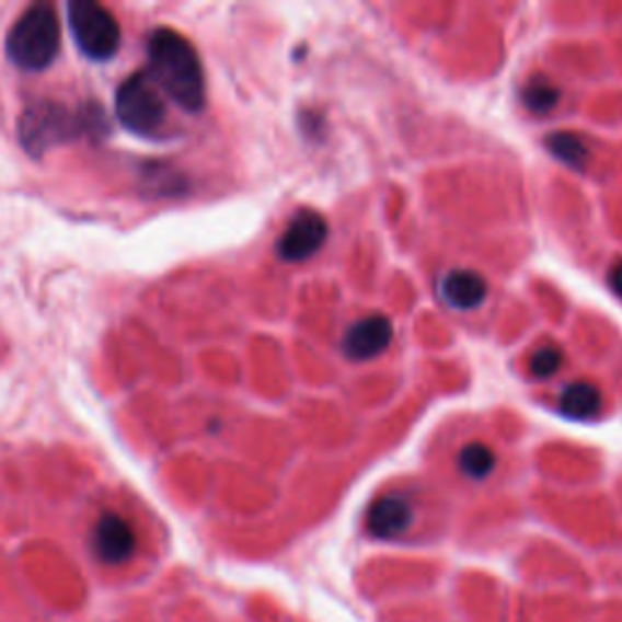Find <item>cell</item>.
<instances>
[{
	"instance_id": "ba28073f",
	"label": "cell",
	"mask_w": 622,
	"mask_h": 622,
	"mask_svg": "<svg viewBox=\"0 0 622 622\" xmlns=\"http://www.w3.org/2000/svg\"><path fill=\"white\" fill-rule=\"evenodd\" d=\"M392 338H394L392 321L382 314H370L355 321V324L346 331L341 350L346 358L365 362L377 358V355H382L389 348Z\"/></svg>"
},
{
	"instance_id": "277c9868",
	"label": "cell",
	"mask_w": 622,
	"mask_h": 622,
	"mask_svg": "<svg viewBox=\"0 0 622 622\" xmlns=\"http://www.w3.org/2000/svg\"><path fill=\"white\" fill-rule=\"evenodd\" d=\"M115 115L137 137H156L165 127V103L149 73L129 76L115 93Z\"/></svg>"
},
{
	"instance_id": "4fadbf2b",
	"label": "cell",
	"mask_w": 622,
	"mask_h": 622,
	"mask_svg": "<svg viewBox=\"0 0 622 622\" xmlns=\"http://www.w3.org/2000/svg\"><path fill=\"white\" fill-rule=\"evenodd\" d=\"M458 470L472 482H482L496 470V452L486 442H466L458 454Z\"/></svg>"
},
{
	"instance_id": "9c48e42d",
	"label": "cell",
	"mask_w": 622,
	"mask_h": 622,
	"mask_svg": "<svg viewBox=\"0 0 622 622\" xmlns=\"http://www.w3.org/2000/svg\"><path fill=\"white\" fill-rule=\"evenodd\" d=\"M414 523V506L402 494H384L368 508L365 528L377 540H396Z\"/></svg>"
},
{
	"instance_id": "2e32d148",
	"label": "cell",
	"mask_w": 622,
	"mask_h": 622,
	"mask_svg": "<svg viewBox=\"0 0 622 622\" xmlns=\"http://www.w3.org/2000/svg\"><path fill=\"white\" fill-rule=\"evenodd\" d=\"M610 287H613V292L622 299V261H618L613 268H610Z\"/></svg>"
},
{
	"instance_id": "7c38bea8",
	"label": "cell",
	"mask_w": 622,
	"mask_h": 622,
	"mask_svg": "<svg viewBox=\"0 0 622 622\" xmlns=\"http://www.w3.org/2000/svg\"><path fill=\"white\" fill-rule=\"evenodd\" d=\"M544 147L550 149L554 159L576 171H584L588 159H591L586 139L579 135H572V131H554V135H548Z\"/></svg>"
},
{
	"instance_id": "5b68a950",
	"label": "cell",
	"mask_w": 622,
	"mask_h": 622,
	"mask_svg": "<svg viewBox=\"0 0 622 622\" xmlns=\"http://www.w3.org/2000/svg\"><path fill=\"white\" fill-rule=\"evenodd\" d=\"M69 22L76 44L88 59L107 61L115 57L122 42V30L115 15L93 0H78L69 5Z\"/></svg>"
},
{
	"instance_id": "52a82bcc",
	"label": "cell",
	"mask_w": 622,
	"mask_h": 622,
	"mask_svg": "<svg viewBox=\"0 0 622 622\" xmlns=\"http://www.w3.org/2000/svg\"><path fill=\"white\" fill-rule=\"evenodd\" d=\"M91 548L103 564H125L137 552V532L127 518H122L115 510H105L97 516L91 530Z\"/></svg>"
},
{
	"instance_id": "5bb4252c",
	"label": "cell",
	"mask_w": 622,
	"mask_h": 622,
	"mask_svg": "<svg viewBox=\"0 0 622 622\" xmlns=\"http://www.w3.org/2000/svg\"><path fill=\"white\" fill-rule=\"evenodd\" d=\"M520 97H523V105L530 110V113H535V115H548L560 105V91L550 81H544V78L530 81L523 88Z\"/></svg>"
},
{
	"instance_id": "9a60e30c",
	"label": "cell",
	"mask_w": 622,
	"mask_h": 622,
	"mask_svg": "<svg viewBox=\"0 0 622 622\" xmlns=\"http://www.w3.org/2000/svg\"><path fill=\"white\" fill-rule=\"evenodd\" d=\"M564 365V353L557 346H542L530 358V375L535 380H550Z\"/></svg>"
},
{
	"instance_id": "3957f363",
	"label": "cell",
	"mask_w": 622,
	"mask_h": 622,
	"mask_svg": "<svg viewBox=\"0 0 622 622\" xmlns=\"http://www.w3.org/2000/svg\"><path fill=\"white\" fill-rule=\"evenodd\" d=\"M61 49V27L54 8L35 3L10 27L5 51L10 61L25 71H42L54 64Z\"/></svg>"
},
{
	"instance_id": "8992f818",
	"label": "cell",
	"mask_w": 622,
	"mask_h": 622,
	"mask_svg": "<svg viewBox=\"0 0 622 622\" xmlns=\"http://www.w3.org/2000/svg\"><path fill=\"white\" fill-rule=\"evenodd\" d=\"M326 237H329L326 219L314 212V209H302V212H297L290 224H287L285 231L280 233L275 251L287 263H302L309 261L311 255L324 246Z\"/></svg>"
},
{
	"instance_id": "8fae6325",
	"label": "cell",
	"mask_w": 622,
	"mask_h": 622,
	"mask_svg": "<svg viewBox=\"0 0 622 622\" xmlns=\"http://www.w3.org/2000/svg\"><path fill=\"white\" fill-rule=\"evenodd\" d=\"M560 414L572 421H591L603 408V394L601 389L591 382H572L562 389L557 399Z\"/></svg>"
},
{
	"instance_id": "7a4b0ae2",
	"label": "cell",
	"mask_w": 622,
	"mask_h": 622,
	"mask_svg": "<svg viewBox=\"0 0 622 622\" xmlns=\"http://www.w3.org/2000/svg\"><path fill=\"white\" fill-rule=\"evenodd\" d=\"M110 122L100 105H83L78 110L66 107L57 100H37L22 110L18 119V139L27 153L44 156L59 143L78 137H103Z\"/></svg>"
},
{
	"instance_id": "6da1fadb",
	"label": "cell",
	"mask_w": 622,
	"mask_h": 622,
	"mask_svg": "<svg viewBox=\"0 0 622 622\" xmlns=\"http://www.w3.org/2000/svg\"><path fill=\"white\" fill-rule=\"evenodd\" d=\"M149 76L173 103L199 113L207 100L205 69L197 51L181 32L161 27L149 39Z\"/></svg>"
},
{
	"instance_id": "30bf717a",
	"label": "cell",
	"mask_w": 622,
	"mask_h": 622,
	"mask_svg": "<svg viewBox=\"0 0 622 622\" xmlns=\"http://www.w3.org/2000/svg\"><path fill=\"white\" fill-rule=\"evenodd\" d=\"M438 292L442 297V302H446L450 309L472 311L484 304V299L488 295V285L480 273L460 268L442 275Z\"/></svg>"
}]
</instances>
